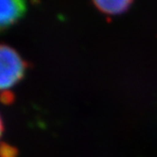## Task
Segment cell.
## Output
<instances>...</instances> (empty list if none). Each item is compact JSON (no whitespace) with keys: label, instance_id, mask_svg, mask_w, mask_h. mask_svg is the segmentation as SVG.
Returning <instances> with one entry per match:
<instances>
[{"label":"cell","instance_id":"1","mask_svg":"<svg viewBox=\"0 0 157 157\" xmlns=\"http://www.w3.org/2000/svg\"><path fill=\"white\" fill-rule=\"evenodd\" d=\"M27 69V62L14 48L0 44V93H9L23 80Z\"/></svg>","mask_w":157,"mask_h":157},{"label":"cell","instance_id":"4","mask_svg":"<svg viewBox=\"0 0 157 157\" xmlns=\"http://www.w3.org/2000/svg\"><path fill=\"white\" fill-rule=\"evenodd\" d=\"M17 150L9 144L0 145V157H16Z\"/></svg>","mask_w":157,"mask_h":157},{"label":"cell","instance_id":"2","mask_svg":"<svg viewBox=\"0 0 157 157\" xmlns=\"http://www.w3.org/2000/svg\"><path fill=\"white\" fill-rule=\"evenodd\" d=\"M26 10V0H0V32L14 25Z\"/></svg>","mask_w":157,"mask_h":157},{"label":"cell","instance_id":"5","mask_svg":"<svg viewBox=\"0 0 157 157\" xmlns=\"http://www.w3.org/2000/svg\"><path fill=\"white\" fill-rule=\"evenodd\" d=\"M3 132H4V123H3V119L1 117V115H0V138L2 136Z\"/></svg>","mask_w":157,"mask_h":157},{"label":"cell","instance_id":"3","mask_svg":"<svg viewBox=\"0 0 157 157\" xmlns=\"http://www.w3.org/2000/svg\"><path fill=\"white\" fill-rule=\"evenodd\" d=\"M93 2L106 14H119L129 9L132 0H93Z\"/></svg>","mask_w":157,"mask_h":157}]
</instances>
